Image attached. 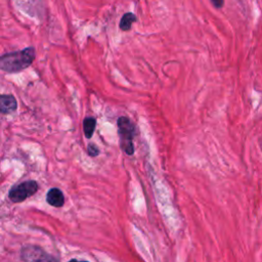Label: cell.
Wrapping results in <instances>:
<instances>
[{
  "instance_id": "cell-1",
  "label": "cell",
  "mask_w": 262,
  "mask_h": 262,
  "mask_svg": "<svg viewBox=\"0 0 262 262\" xmlns=\"http://www.w3.org/2000/svg\"><path fill=\"white\" fill-rule=\"evenodd\" d=\"M35 49L33 47L5 53L0 56V70L10 74L20 72L31 66L35 59Z\"/></svg>"
},
{
  "instance_id": "cell-2",
  "label": "cell",
  "mask_w": 262,
  "mask_h": 262,
  "mask_svg": "<svg viewBox=\"0 0 262 262\" xmlns=\"http://www.w3.org/2000/svg\"><path fill=\"white\" fill-rule=\"evenodd\" d=\"M120 145L125 154L131 156L134 154L133 137L135 135V126L127 117H120L117 121Z\"/></svg>"
},
{
  "instance_id": "cell-3",
  "label": "cell",
  "mask_w": 262,
  "mask_h": 262,
  "mask_svg": "<svg viewBox=\"0 0 262 262\" xmlns=\"http://www.w3.org/2000/svg\"><path fill=\"white\" fill-rule=\"evenodd\" d=\"M38 190V183L35 180H29L14 185L8 193V196L13 203H20L35 194Z\"/></svg>"
},
{
  "instance_id": "cell-4",
  "label": "cell",
  "mask_w": 262,
  "mask_h": 262,
  "mask_svg": "<svg viewBox=\"0 0 262 262\" xmlns=\"http://www.w3.org/2000/svg\"><path fill=\"white\" fill-rule=\"evenodd\" d=\"M21 259L27 261H48L55 260L47 255L42 249L34 246L23 248L21 250Z\"/></svg>"
},
{
  "instance_id": "cell-5",
  "label": "cell",
  "mask_w": 262,
  "mask_h": 262,
  "mask_svg": "<svg viewBox=\"0 0 262 262\" xmlns=\"http://www.w3.org/2000/svg\"><path fill=\"white\" fill-rule=\"evenodd\" d=\"M17 107V101L13 95L0 94V113L11 114Z\"/></svg>"
},
{
  "instance_id": "cell-6",
  "label": "cell",
  "mask_w": 262,
  "mask_h": 262,
  "mask_svg": "<svg viewBox=\"0 0 262 262\" xmlns=\"http://www.w3.org/2000/svg\"><path fill=\"white\" fill-rule=\"evenodd\" d=\"M46 202L52 207H61L64 204V195L59 188L53 187L48 190Z\"/></svg>"
},
{
  "instance_id": "cell-7",
  "label": "cell",
  "mask_w": 262,
  "mask_h": 262,
  "mask_svg": "<svg viewBox=\"0 0 262 262\" xmlns=\"http://www.w3.org/2000/svg\"><path fill=\"white\" fill-rule=\"evenodd\" d=\"M96 126V120L92 117H88L83 122V129L86 138H91Z\"/></svg>"
},
{
  "instance_id": "cell-8",
  "label": "cell",
  "mask_w": 262,
  "mask_h": 262,
  "mask_svg": "<svg viewBox=\"0 0 262 262\" xmlns=\"http://www.w3.org/2000/svg\"><path fill=\"white\" fill-rule=\"evenodd\" d=\"M136 20V16L133 13H126L123 15L120 21V28L122 31H128L131 28V25Z\"/></svg>"
},
{
  "instance_id": "cell-9",
  "label": "cell",
  "mask_w": 262,
  "mask_h": 262,
  "mask_svg": "<svg viewBox=\"0 0 262 262\" xmlns=\"http://www.w3.org/2000/svg\"><path fill=\"white\" fill-rule=\"evenodd\" d=\"M99 152L98 148L94 145V144H89L88 145V154L91 156V157H95L97 156Z\"/></svg>"
},
{
  "instance_id": "cell-10",
  "label": "cell",
  "mask_w": 262,
  "mask_h": 262,
  "mask_svg": "<svg viewBox=\"0 0 262 262\" xmlns=\"http://www.w3.org/2000/svg\"><path fill=\"white\" fill-rule=\"evenodd\" d=\"M212 1V3L217 7V8H220V7H222V5H223V0H211Z\"/></svg>"
}]
</instances>
